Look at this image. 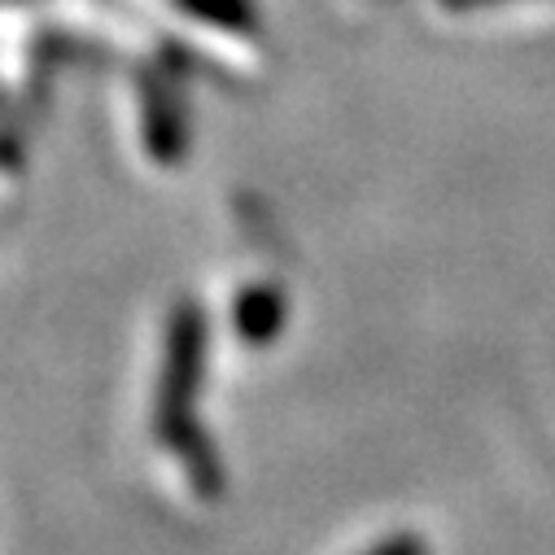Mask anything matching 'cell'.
I'll list each match as a JSON object with an SVG mask.
<instances>
[{"instance_id": "obj_4", "label": "cell", "mask_w": 555, "mask_h": 555, "mask_svg": "<svg viewBox=\"0 0 555 555\" xmlns=\"http://www.w3.org/2000/svg\"><path fill=\"white\" fill-rule=\"evenodd\" d=\"M372 555H425V542L415 533H398V538H385Z\"/></svg>"}, {"instance_id": "obj_1", "label": "cell", "mask_w": 555, "mask_h": 555, "mask_svg": "<svg viewBox=\"0 0 555 555\" xmlns=\"http://www.w3.org/2000/svg\"><path fill=\"white\" fill-rule=\"evenodd\" d=\"M202 363H206V320L197 307H176L167 324V354H163V380H158V411H154V434L158 442L193 473V486L202 494H215L223 481L197 421L193 402L202 389Z\"/></svg>"}, {"instance_id": "obj_5", "label": "cell", "mask_w": 555, "mask_h": 555, "mask_svg": "<svg viewBox=\"0 0 555 555\" xmlns=\"http://www.w3.org/2000/svg\"><path fill=\"white\" fill-rule=\"evenodd\" d=\"M447 5H460L464 10V5H494V0H447Z\"/></svg>"}, {"instance_id": "obj_3", "label": "cell", "mask_w": 555, "mask_h": 555, "mask_svg": "<svg viewBox=\"0 0 555 555\" xmlns=\"http://www.w3.org/2000/svg\"><path fill=\"white\" fill-rule=\"evenodd\" d=\"M189 14H197L202 23L210 27H223V31H254L258 27V14L249 0H180Z\"/></svg>"}, {"instance_id": "obj_2", "label": "cell", "mask_w": 555, "mask_h": 555, "mask_svg": "<svg viewBox=\"0 0 555 555\" xmlns=\"http://www.w3.org/2000/svg\"><path fill=\"white\" fill-rule=\"evenodd\" d=\"M281 324H285V302H281V294H271V289H249V294H241V307H236V328H241V337L254 346H262V341H271L275 333H281Z\"/></svg>"}]
</instances>
